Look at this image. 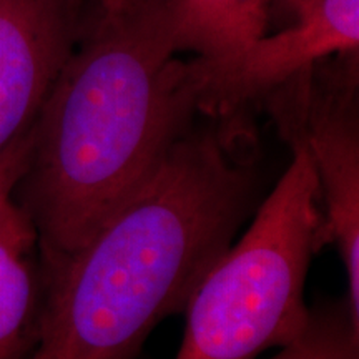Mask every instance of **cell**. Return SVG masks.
<instances>
[{
  "label": "cell",
  "mask_w": 359,
  "mask_h": 359,
  "mask_svg": "<svg viewBox=\"0 0 359 359\" xmlns=\"http://www.w3.org/2000/svg\"><path fill=\"white\" fill-rule=\"evenodd\" d=\"M163 0L93 6L87 29L29 130L12 198L42 262L74 253L191 130L196 92Z\"/></svg>",
  "instance_id": "1"
},
{
  "label": "cell",
  "mask_w": 359,
  "mask_h": 359,
  "mask_svg": "<svg viewBox=\"0 0 359 359\" xmlns=\"http://www.w3.org/2000/svg\"><path fill=\"white\" fill-rule=\"evenodd\" d=\"M233 150V128H191L82 248L42 262L27 359H135L163 318L185 311L253 203L257 173Z\"/></svg>",
  "instance_id": "2"
},
{
  "label": "cell",
  "mask_w": 359,
  "mask_h": 359,
  "mask_svg": "<svg viewBox=\"0 0 359 359\" xmlns=\"http://www.w3.org/2000/svg\"><path fill=\"white\" fill-rule=\"evenodd\" d=\"M286 142L288 170L191 296L177 359H255L306 326L304 280L323 245V208L306 148Z\"/></svg>",
  "instance_id": "3"
},
{
  "label": "cell",
  "mask_w": 359,
  "mask_h": 359,
  "mask_svg": "<svg viewBox=\"0 0 359 359\" xmlns=\"http://www.w3.org/2000/svg\"><path fill=\"white\" fill-rule=\"evenodd\" d=\"M359 64L339 53L264 98L285 140L306 148L320 187L323 245L336 243L349 285V311L359 323Z\"/></svg>",
  "instance_id": "4"
},
{
  "label": "cell",
  "mask_w": 359,
  "mask_h": 359,
  "mask_svg": "<svg viewBox=\"0 0 359 359\" xmlns=\"http://www.w3.org/2000/svg\"><path fill=\"white\" fill-rule=\"evenodd\" d=\"M351 52H359V0H316L275 35L264 34L215 60H188L196 109L215 118H231L303 70Z\"/></svg>",
  "instance_id": "5"
},
{
  "label": "cell",
  "mask_w": 359,
  "mask_h": 359,
  "mask_svg": "<svg viewBox=\"0 0 359 359\" xmlns=\"http://www.w3.org/2000/svg\"><path fill=\"white\" fill-rule=\"evenodd\" d=\"M93 6L88 0H0V154L32 127Z\"/></svg>",
  "instance_id": "6"
},
{
  "label": "cell",
  "mask_w": 359,
  "mask_h": 359,
  "mask_svg": "<svg viewBox=\"0 0 359 359\" xmlns=\"http://www.w3.org/2000/svg\"><path fill=\"white\" fill-rule=\"evenodd\" d=\"M43 304V268L32 219L8 200L0 213V359H27Z\"/></svg>",
  "instance_id": "7"
},
{
  "label": "cell",
  "mask_w": 359,
  "mask_h": 359,
  "mask_svg": "<svg viewBox=\"0 0 359 359\" xmlns=\"http://www.w3.org/2000/svg\"><path fill=\"white\" fill-rule=\"evenodd\" d=\"M178 52L215 60L266 34L273 0H163Z\"/></svg>",
  "instance_id": "8"
},
{
  "label": "cell",
  "mask_w": 359,
  "mask_h": 359,
  "mask_svg": "<svg viewBox=\"0 0 359 359\" xmlns=\"http://www.w3.org/2000/svg\"><path fill=\"white\" fill-rule=\"evenodd\" d=\"M269 359H359V323L348 299L309 311L302 333Z\"/></svg>",
  "instance_id": "9"
},
{
  "label": "cell",
  "mask_w": 359,
  "mask_h": 359,
  "mask_svg": "<svg viewBox=\"0 0 359 359\" xmlns=\"http://www.w3.org/2000/svg\"><path fill=\"white\" fill-rule=\"evenodd\" d=\"M29 151V132L0 154V213L12 198L13 188L25 168Z\"/></svg>",
  "instance_id": "10"
},
{
  "label": "cell",
  "mask_w": 359,
  "mask_h": 359,
  "mask_svg": "<svg viewBox=\"0 0 359 359\" xmlns=\"http://www.w3.org/2000/svg\"><path fill=\"white\" fill-rule=\"evenodd\" d=\"M278 2H280L281 7L290 13L291 19L296 20L299 19L308 8H311L316 0H278Z\"/></svg>",
  "instance_id": "11"
},
{
  "label": "cell",
  "mask_w": 359,
  "mask_h": 359,
  "mask_svg": "<svg viewBox=\"0 0 359 359\" xmlns=\"http://www.w3.org/2000/svg\"><path fill=\"white\" fill-rule=\"evenodd\" d=\"M93 2L102 11H116V8L123 7L130 0H93Z\"/></svg>",
  "instance_id": "12"
}]
</instances>
